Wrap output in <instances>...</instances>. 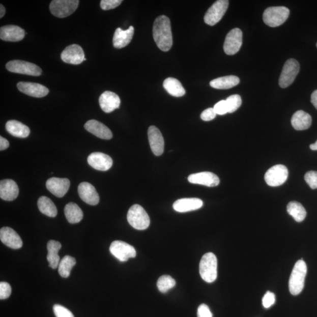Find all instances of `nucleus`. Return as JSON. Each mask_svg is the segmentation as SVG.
Returning a JSON list of instances; mask_svg holds the SVG:
<instances>
[{
	"instance_id": "f257e3e1",
	"label": "nucleus",
	"mask_w": 317,
	"mask_h": 317,
	"mask_svg": "<svg viewBox=\"0 0 317 317\" xmlns=\"http://www.w3.org/2000/svg\"><path fill=\"white\" fill-rule=\"evenodd\" d=\"M153 37L160 50H170L173 45V37L169 18L161 15L156 19L153 26Z\"/></svg>"
},
{
	"instance_id": "f03ea898",
	"label": "nucleus",
	"mask_w": 317,
	"mask_h": 317,
	"mask_svg": "<svg viewBox=\"0 0 317 317\" xmlns=\"http://www.w3.org/2000/svg\"><path fill=\"white\" fill-rule=\"evenodd\" d=\"M307 272L306 263L303 260L297 261L294 266L289 283L290 292L293 296L299 295L303 291Z\"/></svg>"
},
{
	"instance_id": "7ed1b4c3",
	"label": "nucleus",
	"mask_w": 317,
	"mask_h": 317,
	"mask_svg": "<svg viewBox=\"0 0 317 317\" xmlns=\"http://www.w3.org/2000/svg\"><path fill=\"white\" fill-rule=\"evenodd\" d=\"M200 276L205 281L211 283L217 277V260L213 253H206L202 257L199 265Z\"/></svg>"
},
{
	"instance_id": "20e7f679",
	"label": "nucleus",
	"mask_w": 317,
	"mask_h": 317,
	"mask_svg": "<svg viewBox=\"0 0 317 317\" xmlns=\"http://www.w3.org/2000/svg\"><path fill=\"white\" fill-rule=\"evenodd\" d=\"M289 15L290 10L287 7H271L265 11L263 18L266 25L271 27H277L287 20Z\"/></svg>"
},
{
	"instance_id": "39448f33",
	"label": "nucleus",
	"mask_w": 317,
	"mask_h": 317,
	"mask_svg": "<svg viewBox=\"0 0 317 317\" xmlns=\"http://www.w3.org/2000/svg\"><path fill=\"white\" fill-rule=\"evenodd\" d=\"M128 223L136 230H143L150 225V218L142 206L134 205L129 209L127 215Z\"/></svg>"
},
{
	"instance_id": "423d86ee",
	"label": "nucleus",
	"mask_w": 317,
	"mask_h": 317,
	"mask_svg": "<svg viewBox=\"0 0 317 317\" xmlns=\"http://www.w3.org/2000/svg\"><path fill=\"white\" fill-rule=\"evenodd\" d=\"M79 3L78 0H53L49 6V10L54 16L66 18L75 12Z\"/></svg>"
},
{
	"instance_id": "0eeeda50",
	"label": "nucleus",
	"mask_w": 317,
	"mask_h": 317,
	"mask_svg": "<svg viewBox=\"0 0 317 317\" xmlns=\"http://www.w3.org/2000/svg\"><path fill=\"white\" fill-rule=\"evenodd\" d=\"M300 64L295 59L286 61L279 78V85L282 89L289 87L295 81L300 71Z\"/></svg>"
},
{
	"instance_id": "6e6552de",
	"label": "nucleus",
	"mask_w": 317,
	"mask_h": 317,
	"mask_svg": "<svg viewBox=\"0 0 317 317\" xmlns=\"http://www.w3.org/2000/svg\"><path fill=\"white\" fill-rule=\"evenodd\" d=\"M8 71L13 73L32 76H40L42 70L40 67L33 63L21 60L11 61L6 64Z\"/></svg>"
},
{
	"instance_id": "1a4fd4ad",
	"label": "nucleus",
	"mask_w": 317,
	"mask_h": 317,
	"mask_svg": "<svg viewBox=\"0 0 317 317\" xmlns=\"http://www.w3.org/2000/svg\"><path fill=\"white\" fill-rule=\"evenodd\" d=\"M228 5L227 0H218L214 3L205 15L206 24L213 26L218 23L226 13Z\"/></svg>"
},
{
	"instance_id": "9d476101",
	"label": "nucleus",
	"mask_w": 317,
	"mask_h": 317,
	"mask_svg": "<svg viewBox=\"0 0 317 317\" xmlns=\"http://www.w3.org/2000/svg\"><path fill=\"white\" fill-rule=\"evenodd\" d=\"M289 171L284 165H275L267 171L265 181L270 186L276 187L283 184L288 178Z\"/></svg>"
},
{
	"instance_id": "9b49d317",
	"label": "nucleus",
	"mask_w": 317,
	"mask_h": 317,
	"mask_svg": "<svg viewBox=\"0 0 317 317\" xmlns=\"http://www.w3.org/2000/svg\"><path fill=\"white\" fill-rule=\"evenodd\" d=\"M109 250L114 257L122 262H127L130 258H134L136 255L134 247L120 240L113 242L110 244Z\"/></svg>"
},
{
	"instance_id": "f8f14e48",
	"label": "nucleus",
	"mask_w": 317,
	"mask_h": 317,
	"mask_svg": "<svg viewBox=\"0 0 317 317\" xmlns=\"http://www.w3.org/2000/svg\"><path fill=\"white\" fill-rule=\"evenodd\" d=\"M242 43L243 33L242 30L238 28L232 30L225 38L223 46L225 53L228 55L236 54L241 48Z\"/></svg>"
},
{
	"instance_id": "ddd939ff",
	"label": "nucleus",
	"mask_w": 317,
	"mask_h": 317,
	"mask_svg": "<svg viewBox=\"0 0 317 317\" xmlns=\"http://www.w3.org/2000/svg\"><path fill=\"white\" fill-rule=\"evenodd\" d=\"M61 58L64 63L73 65L81 64L86 60L83 49L77 44L68 46L61 53Z\"/></svg>"
},
{
	"instance_id": "4468645a",
	"label": "nucleus",
	"mask_w": 317,
	"mask_h": 317,
	"mask_svg": "<svg viewBox=\"0 0 317 317\" xmlns=\"http://www.w3.org/2000/svg\"><path fill=\"white\" fill-rule=\"evenodd\" d=\"M70 186V181L67 178H52L46 182L47 189L53 195L63 197L68 192Z\"/></svg>"
},
{
	"instance_id": "2eb2a0df",
	"label": "nucleus",
	"mask_w": 317,
	"mask_h": 317,
	"mask_svg": "<svg viewBox=\"0 0 317 317\" xmlns=\"http://www.w3.org/2000/svg\"><path fill=\"white\" fill-rule=\"evenodd\" d=\"M17 88L21 93L32 97L43 98L49 93L47 87L37 83L20 82L17 83Z\"/></svg>"
},
{
	"instance_id": "dca6fc26",
	"label": "nucleus",
	"mask_w": 317,
	"mask_h": 317,
	"mask_svg": "<svg viewBox=\"0 0 317 317\" xmlns=\"http://www.w3.org/2000/svg\"><path fill=\"white\" fill-rule=\"evenodd\" d=\"M88 163L95 169L107 171L112 167L113 160L108 155L101 152H94L88 158Z\"/></svg>"
},
{
	"instance_id": "f3484780",
	"label": "nucleus",
	"mask_w": 317,
	"mask_h": 317,
	"mask_svg": "<svg viewBox=\"0 0 317 317\" xmlns=\"http://www.w3.org/2000/svg\"><path fill=\"white\" fill-rule=\"evenodd\" d=\"M151 150L156 156H160L164 152V139L161 132L155 126H151L148 132Z\"/></svg>"
},
{
	"instance_id": "a211bd4d",
	"label": "nucleus",
	"mask_w": 317,
	"mask_h": 317,
	"mask_svg": "<svg viewBox=\"0 0 317 317\" xmlns=\"http://www.w3.org/2000/svg\"><path fill=\"white\" fill-rule=\"evenodd\" d=\"M0 240L6 246L13 249H19L22 246V241L16 232L9 227L0 230Z\"/></svg>"
},
{
	"instance_id": "6ab92c4d",
	"label": "nucleus",
	"mask_w": 317,
	"mask_h": 317,
	"mask_svg": "<svg viewBox=\"0 0 317 317\" xmlns=\"http://www.w3.org/2000/svg\"><path fill=\"white\" fill-rule=\"evenodd\" d=\"M188 181L193 184L208 187H215L219 185L220 179L215 174L209 171H204L189 176Z\"/></svg>"
},
{
	"instance_id": "aec40b11",
	"label": "nucleus",
	"mask_w": 317,
	"mask_h": 317,
	"mask_svg": "<svg viewBox=\"0 0 317 317\" xmlns=\"http://www.w3.org/2000/svg\"><path fill=\"white\" fill-rule=\"evenodd\" d=\"M99 102L103 111L110 113L120 108L121 99L116 93L110 91H105L99 97Z\"/></svg>"
},
{
	"instance_id": "412c9836",
	"label": "nucleus",
	"mask_w": 317,
	"mask_h": 317,
	"mask_svg": "<svg viewBox=\"0 0 317 317\" xmlns=\"http://www.w3.org/2000/svg\"><path fill=\"white\" fill-rule=\"evenodd\" d=\"M79 197L86 204L92 206L97 205L99 196L93 185L88 182H82L78 188Z\"/></svg>"
},
{
	"instance_id": "4be33fe9",
	"label": "nucleus",
	"mask_w": 317,
	"mask_h": 317,
	"mask_svg": "<svg viewBox=\"0 0 317 317\" xmlns=\"http://www.w3.org/2000/svg\"><path fill=\"white\" fill-rule=\"evenodd\" d=\"M87 131L102 139H112V133L106 125L96 120H90L84 125Z\"/></svg>"
},
{
	"instance_id": "5701e85b",
	"label": "nucleus",
	"mask_w": 317,
	"mask_h": 317,
	"mask_svg": "<svg viewBox=\"0 0 317 317\" xmlns=\"http://www.w3.org/2000/svg\"><path fill=\"white\" fill-rule=\"evenodd\" d=\"M25 35V31L17 25H6L0 28V38L3 41H20L23 40Z\"/></svg>"
},
{
	"instance_id": "b1692460",
	"label": "nucleus",
	"mask_w": 317,
	"mask_h": 317,
	"mask_svg": "<svg viewBox=\"0 0 317 317\" xmlns=\"http://www.w3.org/2000/svg\"><path fill=\"white\" fill-rule=\"evenodd\" d=\"M203 205V201L200 198H184L176 201L173 208L175 211L185 213L199 209Z\"/></svg>"
},
{
	"instance_id": "393cba45",
	"label": "nucleus",
	"mask_w": 317,
	"mask_h": 317,
	"mask_svg": "<svg viewBox=\"0 0 317 317\" xmlns=\"http://www.w3.org/2000/svg\"><path fill=\"white\" fill-rule=\"evenodd\" d=\"M19 189L14 181L5 179L0 182V197L6 201H13L17 198Z\"/></svg>"
},
{
	"instance_id": "a878e982",
	"label": "nucleus",
	"mask_w": 317,
	"mask_h": 317,
	"mask_svg": "<svg viewBox=\"0 0 317 317\" xmlns=\"http://www.w3.org/2000/svg\"><path fill=\"white\" fill-rule=\"evenodd\" d=\"M134 34V28L130 26L127 30L118 28L114 33L113 44L114 48L121 49L127 47L131 43Z\"/></svg>"
},
{
	"instance_id": "bb28decb",
	"label": "nucleus",
	"mask_w": 317,
	"mask_h": 317,
	"mask_svg": "<svg viewBox=\"0 0 317 317\" xmlns=\"http://www.w3.org/2000/svg\"><path fill=\"white\" fill-rule=\"evenodd\" d=\"M311 117L303 110H298L294 113L292 118L293 127L297 131H304L311 127Z\"/></svg>"
},
{
	"instance_id": "cd10ccee",
	"label": "nucleus",
	"mask_w": 317,
	"mask_h": 317,
	"mask_svg": "<svg viewBox=\"0 0 317 317\" xmlns=\"http://www.w3.org/2000/svg\"><path fill=\"white\" fill-rule=\"evenodd\" d=\"M6 129L11 135L20 138H26L30 133V129L21 122L15 120H10L6 124Z\"/></svg>"
},
{
	"instance_id": "c85d7f7f",
	"label": "nucleus",
	"mask_w": 317,
	"mask_h": 317,
	"mask_svg": "<svg viewBox=\"0 0 317 317\" xmlns=\"http://www.w3.org/2000/svg\"><path fill=\"white\" fill-rule=\"evenodd\" d=\"M239 83L240 79L238 76L228 75L212 80L210 85L215 89L228 90L238 85Z\"/></svg>"
},
{
	"instance_id": "c756f323",
	"label": "nucleus",
	"mask_w": 317,
	"mask_h": 317,
	"mask_svg": "<svg viewBox=\"0 0 317 317\" xmlns=\"http://www.w3.org/2000/svg\"><path fill=\"white\" fill-rule=\"evenodd\" d=\"M61 248L60 242L55 240H50L47 244L48 254L47 261L49 262V267L52 269H56L60 264V256L59 252Z\"/></svg>"
},
{
	"instance_id": "7c9ffc66",
	"label": "nucleus",
	"mask_w": 317,
	"mask_h": 317,
	"mask_svg": "<svg viewBox=\"0 0 317 317\" xmlns=\"http://www.w3.org/2000/svg\"><path fill=\"white\" fill-rule=\"evenodd\" d=\"M163 87L171 96L181 97L186 94L184 88L177 79L167 78L163 82Z\"/></svg>"
},
{
	"instance_id": "2f4dec72",
	"label": "nucleus",
	"mask_w": 317,
	"mask_h": 317,
	"mask_svg": "<svg viewBox=\"0 0 317 317\" xmlns=\"http://www.w3.org/2000/svg\"><path fill=\"white\" fill-rule=\"evenodd\" d=\"M64 213L69 223H78L83 219V214L81 208L74 204H68L64 209Z\"/></svg>"
},
{
	"instance_id": "473e14b6",
	"label": "nucleus",
	"mask_w": 317,
	"mask_h": 317,
	"mask_svg": "<svg viewBox=\"0 0 317 317\" xmlns=\"http://www.w3.org/2000/svg\"><path fill=\"white\" fill-rule=\"evenodd\" d=\"M37 205L40 211L44 215L50 217H55L57 215L56 207L50 198L42 196L38 199Z\"/></svg>"
},
{
	"instance_id": "72a5a7b5",
	"label": "nucleus",
	"mask_w": 317,
	"mask_h": 317,
	"mask_svg": "<svg viewBox=\"0 0 317 317\" xmlns=\"http://www.w3.org/2000/svg\"><path fill=\"white\" fill-rule=\"evenodd\" d=\"M287 212L297 222H301L307 216V212L303 206L297 201H291L287 205Z\"/></svg>"
},
{
	"instance_id": "f704fd0d",
	"label": "nucleus",
	"mask_w": 317,
	"mask_h": 317,
	"mask_svg": "<svg viewBox=\"0 0 317 317\" xmlns=\"http://www.w3.org/2000/svg\"><path fill=\"white\" fill-rule=\"evenodd\" d=\"M76 265L75 258L66 255L60 262L59 265V273L60 276L64 278L70 276L71 271Z\"/></svg>"
},
{
	"instance_id": "c9c22d12",
	"label": "nucleus",
	"mask_w": 317,
	"mask_h": 317,
	"mask_svg": "<svg viewBox=\"0 0 317 317\" xmlns=\"http://www.w3.org/2000/svg\"><path fill=\"white\" fill-rule=\"evenodd\" d=\"M176 285V281L170 276H162L159 278L157 282V287L159 291L162 293H166L169 290L174 288Z\"/></svg>"
},
{
	"instance_id": "e433bc0d",
	"label": "nucleus",
	"mask_w": 317,
	"mask_h": 317,
	"mask_svg": "<svg viewBox=\"0 0 317 317\" xmlns=\"http://www.w3.org/2000/svg\"><path fill=\"white\" fill-rule=\"evenodd\" d=\"M228 113H234L238 110L242 104L241 97L239 95H233L228 97L226 100Z\"/></svg>"
},
{
	"instance_id": "4c0bfd02",
	"label": "nucleus",
	"mask_w": 317,
	"mask_h": 317,
	"mask_svg": "<svg viewBox=\"0 0 317 317\" xmlns=\"http://www.w3.org/2000/svg\"><path fill=\"white\" fill-rule=\"evenodd\" d=\"M53 310L56 317H74L71 311L62 305L55 304L53 305Z\"/></svg>"
},
{
	"instance_id": "58836bf2",
	"label": "nucleus",
	"mask_w": 317,
	"mask_h": 317,
	"mask_svg": "<svg viewBox=\"0 0 317 317\" xmlns=\"http://www.w3.org/2000/svg\"><path fill=\"white\" fill-rule=\"evenodd\" d=\"M304 179L312 189H317V171H308L305 175Z\"/></svg>"
},
{
	"instance_id": "ea45409f",
	"label": "nucleus",
	"mask_w": 317,
	"mask_h": 317,
	"mask_svg": "<svg viewBox=\"0 0 317 317\" xmlns=\"http://www.w3.org/2000/svg\"><path fill=\"white\" fill-rule=\"evenodd\" d=\"M122 3V0H102L101 7L104 10H112L120 6Z\"/></svg>"
},
{
	"instance_id": "a19ab883",
	"label": "nucleus",
	"mask_w": 317,
	"mask_h": 317,
	"mask_svg": "<svg viewBox=\"0 0 317 317\" xmlns=\"http://www.w3.org/2000/svg\"><path fill=\"white\" fill-rule=\"evenodd\" d=\"M276 302V296L273 293L267 292L263 298L262 303L263 307L269 308L272 306Z\"/></svg>"
},
{
	"instance_id": "79ce46f5",
	"label": "nucleus",
	"mask_w": 317,
	"mask_h": 317,
	"mask_svg": "<svg viewBox=\"0 0 317 317\" xmlns=\"http://www.w3.org/2000/svg\"><path fill=\"white\" fill-rule=\"evenodd\" d=\"M11 294L10 285L6 282H0V299L5 300L9 298Z\"/></svg>"
},
{
	"instance_id": "37998d69",
	"label": "nucleus",
	"mask_w": 317,
	"mask_h": 317,
	"mask_svg": "<svg viewBox=\"0 0 317 317\" xmlns=\"http://www.w3.org/2000/svg\"><path fill=\"white\" fill-rule=\"evenodd\" d=\"M214 109L217 114L223 116L228 113V108L226 100H221L214 106Z\"/></svg>"
},
{
	"instance_id": "c03bdc74",
	"label": "nucleus",
	"mask_w": 317,
	"mask_h": 317,
	"mask_svg": "<svg viewBox=\"0 0 317 317\" xmlns=\"http://www.w3.org/2000/svg\"><path fill=\"white\" fill-rule=\"evenodd\" d=\"M217 114L213 108H210L204 110L201 113V119L204 121H212L216 118Z\"/></svg>"
},
{
	"instance_id": "a18cd8bd",
	"label": "nucleus",
	"mask_w": 317,
	"mask_h": 317,
	"mask_svg": "<svg viewBox=\"0 0 317 317\" xmlns=\"http://www.w3.org/2000/svg\"><path fill=\"white\" fill-rule=\"evenodd\" d=\"M197 317H213V314L209 307L205 304H202L198 307Z\"/></svg>"
},
{
	"instance_id": "49530a36",
	"label": "nucleus",
	"mask_w": 317,
	"mask_h": 317,
	"mask_svg": "<svg viewBox=\"0 0 317 317\" xmlns=\"http://www.w3.org/2000/svg\"><path fill=\"white\" fill-rule=\"evenodd\" d=\"M9 142L3 136H0V150L4 151L9 147Z\"/></svg>"
},
{
	"instance_id": "de8ad7c7",
	"label": "nucleus",
	"mask_w": 317,
	"mask_h": 317,
	"mask_svg": "<svg viewBox=\"0 0 317 317\" xmlns=\"http://www.w3.org/2000/svg\"><path fill=\"white\" fill-rule=\"evenodd\" d=\"M311 102L317 109V90L313 92L311 97Z\"/></svg>"
},
{
	"instance_id": "09e8293b",
	"label": "nucleus",
	"mask_w": 317,
	"mask_h": 317,
	"mask_svg": "<svg viewBox=\"0 0 317 317\" xmlns=\"http://www.w3.org/2000/svg\"><path fill=\"white\" fill-rule=\"evenodd\" d=\"M6 14L5 7L2 5H0V18H3Z\"/></svg>"
},
{
	"instance_id": "8fccbe9b",
	"label": "nucleus",
	"mask_w": 317,
	"mask_h": 317,
	"mask_svg": "<svg viewBox=\"0 0 317 317\" xmlns=\"http://www.w3.org/2000/svg\"><path fill=\"white\" fill-rule=\"evenodd\" d=\"M310 148L312 151H317V140L315 143L310 145Z\"/></svg>"
},
{
	"instance_id": "3c124183",
	"label": "nucleus",
	"mask_w": 317,
	"mask_h": 317,
	"mask_svg": "<svg viewBox=\"0 0 317 317\" xmlns=\"http://www.w3.org/2000/svg\"><path fill=\"white\" fill-rule=\"evenodd\" d=\"M316 47H317V43H316Z\"/></svg>"
}]
</instances>
